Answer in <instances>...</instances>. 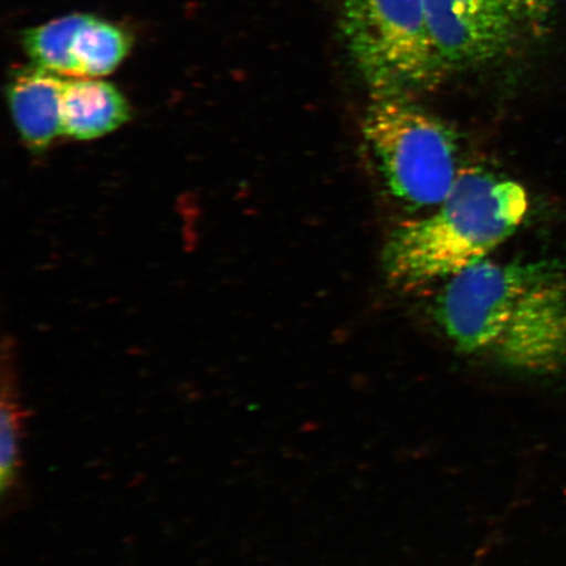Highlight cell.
<instances>
[{"mask_svg": "<svg viewBox=\"0 0 566 566\" xmlns=\"http://www.w3.org/2000/svg\"><path fill=\"white\" fill-rule=\"evenodd\" d=\"M67 77L32 65L21 67L7 83L13 124L27 147L45 151L56 137L63 136L62 98Z\"/></svg>", "mask_w": 566, "mask_h": 566, "instance_id": "obj_6", "label": "cell"}, {"mask_svg": "<svg viewBox=\"0 0 566 566\" xmlns=\"http://www.w3.org/2000/svg\"><path fill=\"white\" fill-rule=\"evenodd\" d=\"M428 216L394 229L381 254L387 281L415 290L455 277L504 244L528 211L526 189L485 169H463Z\"/></svg>", "mask_w": 566, "mask_h": 566, "instance_id": "obj_2", "label": "cell"}, {"mask_svg": "<svg viewBox=\"0 0 566 566\" xmlns=\"http://www.w3.org/2000/svg\"><path fill=\"white\" fill-rule=\"evenodd\" d=\"M130 48V35L123 28L87 15L74 41L77 76L101 77L111 74L126 59Z\"/></svg>", "mask_w": 566, "mask_h": 566, "instance_id": "obj_8", "label": "cell"}, {"mask_svg": "<svg viewBox=\"0 0 566 566\" xmlns=\"http://www.w3.org/2000/svg\"><path fill=\"white\" fill-rule=\"evenodd\" d=\"M448 73L486 65L511 51L541 0H423Z\"/></svg>", "mask_w": 566, "mask_h": 566, "instance_id": "obj_5", "label": "cell"}, {"mask_svg": "<svg viewBox=\"0 0 566 566\" xmlns=\"http://www.w3.org/2000/svg\"><path fill=\"white\" fill-rule=\"evenodd\" d=\"M2 458H0V490L6 497L15 490L21 473V440L25 409L21 406L15 379L3 374L2 380Z\"/></svg>", "mask_w": 566, "mask_h": 566, "instance_id": "obj_10", "label": "cell"}, {"mask_svg": "<svg viewBox=\"0 0 566 566\" xmlns=\"http://www.w3.org/2000/svg\"><path fill=\"white\" fill-rule=\"evenodd\" d=\"M346 48L373 96L433 90L448 75L423 0H339Z\"/></svg>", "mask_w": 566, "mask_h": 566, "instance_id": "obj_3", "label": "cell"}, {"mask_svg": "<svg viewBox=\"0 0 566 566\" xmlns=\"http://www.w3.org/2000/svg\"><path fill=\"white\" fill-rule=\"evenodd\" d=\"M86 17L74 13L27 31L23 46L33 65L62 76L76 77L74 41Z\"/></svg>", "mask_w": 566, "mask_h": 566, "instance_id": "obj_9", "label": "cell"}, {"mask_svg": "<svg viewBox=\"0 0 566 566\" xmlns=\"http://www.w3.org/2000/svg\"><path fill=\"white\" fill-rule=\"evenodd\" d=\"M129 117V104L113 84L97 77H67L62 98L63 136L101 138L117 130Z\"/></svg>", "mask_w": 566, "mask_h": 566, "instance_id": "obj_7", "label": "cell"}, {"mask_svg": "<svg viewBox=\"0 0 566 566\" xmlns=\"http://www.w3.org/2000/svg\"><path fill=\"white\" fill-rule=\"evenodd\" d=\"M364 137L389 192L412 208H434L454 188L457 134L407 96H373Z\"/></svg>", "mask_w": 566, "mask_h": 566, "instance_id": "obj_4", "label": "cell"}, {"mask_svg": "<svg viewBox=\"0 0 566 566\" xmlns=\"http://www.w3.org/2000/svg\"><path fill=\"white\" fill-rule=\"evenodd\" d=\"M433 314L462 353L533 373L566 367V268L556 261H480L446 281Z\"/></svg>", "mask_w": 566, "mask_h": 566, "instance_id": "obj_1", "label": "cell"}]
</instances>
